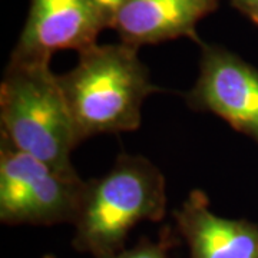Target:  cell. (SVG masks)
Wrapping results in <instances>:
<instances>
[{
	"label": "cell",
	"mask_w": 258,
	"mask_h": 258,
	"mask_svg": "<svg viewBox=\"0 0 258 258\" xmlns=\"http://www.w3.org/2000/svg\"><path fill=\"white\" fill-rule=\"evenodd\" d=\"M138 50L123 42L96 43L79 53L75 68L59 75L81 142L141 126L144 103L159 88L151 81Z\"/></svg>",
	"instance_id": "cell-1"
},
{
	"label": "cell",
	"mask_w": 258,
	"mask_h": 258,
	"mask_svg": "<svg viewBox=\"0 0 258 258\" xmlns=\"http://www.w3.org/2000/svg\"><path fill=\"white\" fill-rule=\"evenodd\" d=\"M166 204L161 169L142 155L122 154L105 175L86 181L72 247L93 258L115 254L138 224L161 221Z\"/></svg>",
	"instance_id": "cell-2"
},
{
	"label": "cell",
	"mask_w": 258,
	"mask_h": 258,
	"mask_svg": "<svg viewBox=\"0 0 258 258\" xmlns=\"http://www.w3.org/2000/svg\"><path fill=\"white\" fill-rule=\"evenodd\" d=\"M0 138L60 174L79 175L72 152L81 141L50 62L9 59L0 85Z\"/></svg>",
	"instance_id": "cell-3"
},
{
	"label": "cell",
	"mask_w": 258,
	"mask_h": 258,
	"mask_svg": "<svg viewBox=\"0 0 258 258\" xmlns=\"http://www.w3.org/2000/svg\"><path fill=\"white\" fill-rule=\"evenodd\" d=\"M86 181L57 172L0 138V221L6 225L74 224Z\"/></svg>",
	"instance_id": "cell-4"
},
{
	"label": "cell",
	"mask_w": 258,
	"mask_h": 258,
	"mask_svg": "<svg viewBox=\"0 0 258 258\" xmlns=\"http://www.w3.org/2000/svg\"><path fill=\"white\" fill-rule=\"evenodd\" d=\"M119 0H30L28 19L10 60L50 62L59 50L95 46L112 29Z\"/></svg>",
	"instance_id": "cell-5"
},
{
	"label": "cell",
	"mask_w": 258,
	"mask_h": 258,
	"mask_svg": "<svg viewBox=\"0 0 258 258\" xmlns=\"http://www.w3.org/2000/svg\"><path fill=\"white\" fill-rule=\"evenodd\" d=\"M200 74L186 105L208 112L258 144V69L218 45L198 42Z\"/></svg>",
	"instance_id": "cell-6"
},
{
	"label": "cell",
	"mask_w": 258,
	"mask_h": 258,
	"mask_svg": "<svg viewBox=\"0 0 258 258\" xmlns=\"http://www.w3.org/2000/svg\"><path fill=\"white\" fill-rule=\"evenodd\" d=\"M189 258H258V225L212 211L207 194L194 189L174 211Z\"/></svg>",
	"instance_id": "cell-7"
},
{
	"label": "cell",
	"mask_w": 258,
	"mask_h": 258,
	"mask_svg": "<svg viewBox=\"0 0 258 258\" xmlns=\"http://www.w3.org/2000/svg\"><path fill=\"white\" fill-rule=\"evenodd\" d=\"M220 0H119L112 29L131 46L158 45L178 37L197 42V25L215 12Z\"/></svg>",
	"instance_id": "cell-8"
},
{
	"label": "cell",
	"mask_w": 258,
	"mask_h": 258,
	"mask_svg": "<svg viewBox=\"0 0 258 258\" xmlns=\"http://www.w3.org/2000/svg\"><path fill=\"white\" fill-rule=\"evenodd\" d=\"M171 238L166 234L165 237H161L159 240L142 238L137 245L131 248H123L101 258H171Z\"/></svg>",
	"instance_id": "cell-9"
},
{
	"label": "cell",
	"mask_w": 258,
	"mask_h": 258,
	"mask_svg": "<svg viewBox=\"0 0 258 258\" xmlns=\"http://www.w3.org/2000/svg\"><path fill=\"white\" fill-rule=\"evenodd\" d=\"M237 9L258 25V0H231Z\"/></svg>",
	"instance_id": "cell-10"
},
{
	"label": "cell",
	"mask_w": 258,
	"mask_h": 258,
	"mask_svg": "<svg viewBox=\"0 0 258 258\" xmlns=\"http://www.w3.org/2000/svg\"><path fill=\"white\" fill-rule=\"evenodd\" d=\"M42 258H56L55 255H52V254H46V255H43Z\"/></svg>",
	"instance_id": "cell-11"
}]
</instances>
